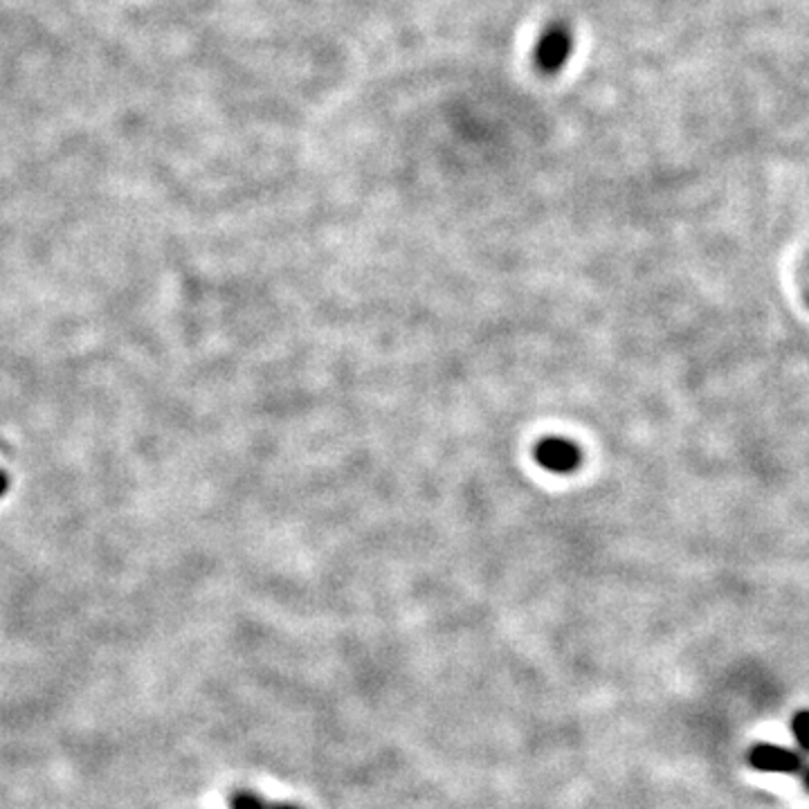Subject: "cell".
I'll use <instances>...</instances> for the list:
<instances>
[{"label": "cell", "instance_id": "6da1fadb", "mask_svg": "<svg viewBox=\"0 0 809 809\" xmlns=\"http://www.w3.org/2000/svg\"><path fill=\"white\" fill-rule=\"evenodd\" d=\"M571 50H573V34L569 25L551 23L549 28H544V32L536 43L533 50L536 68L544 72V75H556V72H560L569 61Z\"/></svg>", "mask_w": 809, "mask_h": 809}, {"label": "cell", "instance_id": "3957f363", "mask_svg": "<svg viewBox=\"0 0 809 809\" xmlns=\"http://www.w3.org/2000/svg\"><path fill=\"white\" fill-rule=\"evenodd\" d=\"M749 765L760 771H774V774H798L802 767V760L798 754L776 747V745H758L749 754Z\"/></svg>", "mask_w": 809, "mask_h": 809}, {"label": "cell", "instance_id": "8992f818", "mask_svg": "<svg viewBox=\"0 0 809 809\" xmlns=\"http://www.w3.org/2000/svg\"><path fill=\"white\" fill-rule=\"evenodd\" d=\"M6 492V477H0V495Z\"/></svg>", "mask_w": 809, "mask_h": 809}, {"label": "cell", "instance_id": "277c9868", "mask_svg": "<svg viewBox=\"0 0 809 809\" xmlns=\"http://www.w3.org/2000/svg\"><path fill=\"white\" fill-rule=\"evenodd\" d=\"M230 807L232 809H300L295 805H283V802H266L263 798H259L257 794L250 791H237L230 798Z\"/></svg>", "mask_w": 809, "mask_h": 809}, {"label": "cell", "instance_id": "5b68a950", "mask_svg": "<svg viewBox=\"0 0 809 809\" xmlns=\"http://www.w3.org/2000/svg\"><path fill=\"white\" fill-rule=\"evenodd\" d=\"M791 728H794L796 743L800 745V749H802V751H809V711L798 713V715L791 719Z\"/></svg>", "mask_w": 809, "mask_h": 809}, {"label": "cell", "instance_id": "7a4b0ae2", "mask_svg": "<svg viewBox=\"0 0 809 809\" xmlns=\"http://www.w3.org/2000/svg\"><path fill=\"white\" fill-rule=\"evenodd\" d=\"M538 464L556 475H569L580 464V450L567 438H544L536 448Z\"/></svg>", "mask_w": 809, "mask_h": 809}, {"label": "cell", "instance_id": "52a82bcc", "mask_svg": "<svg viewBox=\"0 0 809 809\" xmlns=\"http://www.w3.org/2000/svg\"><path fill=\"white\" fill-rule=\"evenodd\" d=\"M805 787H807V789H809V769H807V771H805Z\"/></svg>", "mask_w": 809, "mask_h": 809}]
</instances>
